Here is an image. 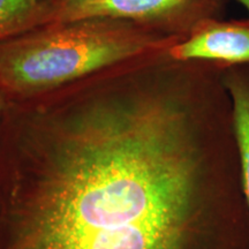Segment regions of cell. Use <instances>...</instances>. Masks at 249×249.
I'll return each mask as SVG.
<instances>
[{
    "instance_id": "obj_1",
    "label": "cell",
    "mask_w": 249,
    "mask_h": 249,
    "mask_svg": "<svg viewBox=\"0 0 249 249\" xmlns=\"http://www.w3.org/2000/svg\"><path fill=\"white\" fill-rule=\"evenodd\" d=\"M223 71L167 51L9 103L0 249H249Z\"/></svg>"
},
{
    "instance_id": "obj_2",
    "label": "cell",
    "mask_w": 249,
    "mask_h": 249,
    "mask_svg": "<svg viewBox=\"0 0 249 249\" xmlns=\"http://www.w3.org/2000/svg\"><path fill=\"white\" fill-rule=\"evenodd\" d=\"M179 40L108 18L36 28L0 42V92L9 103L27 101L164 53Z\"/></svg>"
},
{
    "instance_id": "obj_3",
    "label": "cell",
    "mask_w": 249,
    "mask_h": 249,
    "mask_svg": "<svg viewBox=\"0 0 249 249\" xmlns=\"http://www.w3.org/2000/svg\"><path fill=\"white\" fill-rule=\"evenodd\" d=\"M227 0H45L40 26L108 18L182 39L210 20L224 18Z\"/></svg>"
},
{
    "instance_id": "obj_4",
    "label": "cell",
    "mask_w": 249,
    "mask_h": 249,
    "mask_svg": "<svg viewBox=\"0 0 249 249\" xmlns=\"http://www.w3.org/2000/svg\"><path fill=\"white\" fill-rule=\"evenodd\" d=\"M181 61H207L224 67L249 64V18L210 20L169 50Z\"/></svg>"
},
{
    "instance_id": "obj_5",
    "label": "cell",
    "mask_w": 249,
    "mask_h": 249,
    "mask_svg": "<svg viewBox=\"0 0 249 249\" xmlns=\"http://www.w3.org/2000/svg\"><path fill=\"white\" fill-rule=\"evenodd\" d=\"M223 81L232 101L242 189L249 211V64L226 67L223 71Z\"/></svg>"
},
{
    "instance_id": "obj_6",
    "label": "cell",
    "mask_w": 249,
    "mask_h": 249,
    "mask_svg": "<svg viewBox=\"0 0 249 249\" xmlns=\"http://www.w3.org/2000/svg\"><path fill=\"white\" fill-rule=\"evenodd\" d=\"M45 0H0V42L40 26Z\"/></svg>"
},
{
    "instance_id": "obj_7",
    "label": "cell",
    "mask_w": 249,
    "mask_h": 249,
    "mask_svg": "<svg viewBox=\"0 0 249 249\" xmlns=\"http://www.w3.org/2000/svg\"><path fill=\"white\" fill-rule=\"evenodd\" d=\"M9 104V102L7 101V98L5 97L4 95H2L1 92H0V119H1L2 116H4L6 108H7Z\"/></svg>"
},
{
    "instance_id": "obj_8",
    "label": "cell",
    "mask_w": 249,
    "mask_h": 249,
    "mask_svg": "<svg viewBox=\"0 0 249 249\" xmlns=\"http://www.w3.org/2000/svg\"><path fill=\"white\" fill-rule=\"evenodd\" d=\"M238 2H240V4L244 6V7L247 9L248 14H249V0H236Z\"/></svg>"
}]
</instances>
